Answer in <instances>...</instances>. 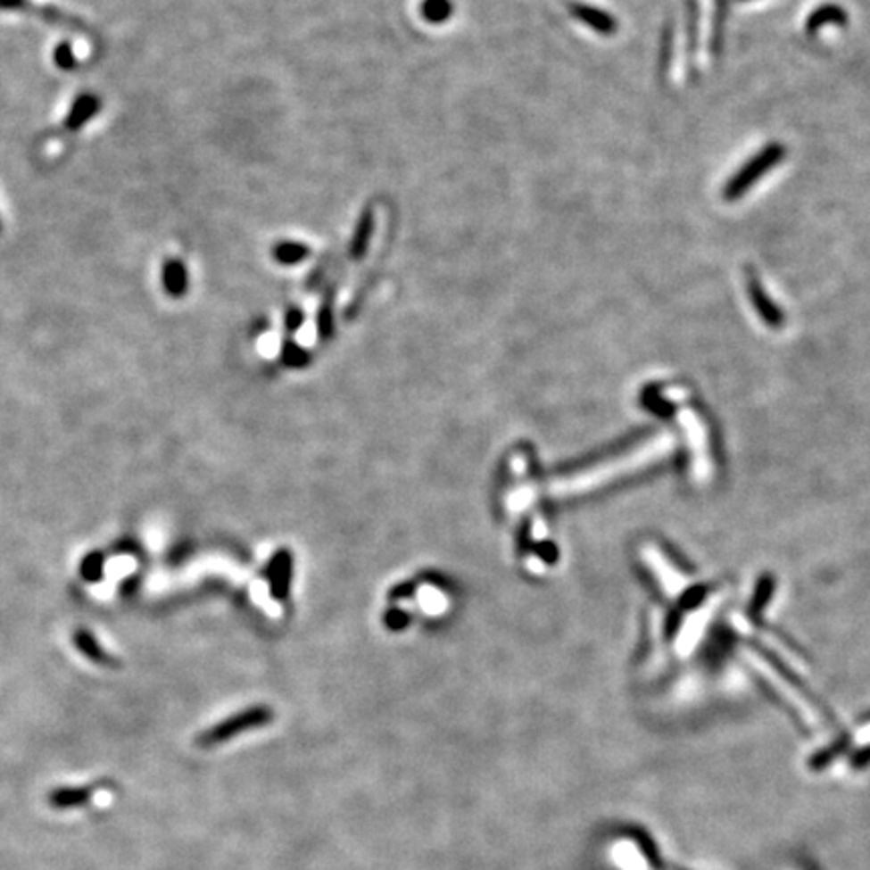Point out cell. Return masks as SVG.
Returning a JSON list of instances; mask_svg holds the SVG:
<instances>
[{
  "mask_svg": "<svg viewBox=\"0 0 870 870\" xmlns=\"http://www.w3.org/2000/svg\"><path fill=\"white\" fill-rule=\"evenodd\" d=\"M93 798V788L91 786H81V788H54L49 796H46V802H49L54 810H70V808H79L85 806Z\"/></svg>",
  "mask_w": 870,
  "mask_h": 870,
  "instance_id": "obj_7",
  "label": "cell"
},
{
  "mask_svg": "<svg viewBox=\"0 0 870 870\" xmlns=\"http://www.w3.org/2000/svg\"><path fill=\"white\" fill-rule=\"evenodd\" d=\"M270 721H272V711L266 708V705H254V708L234 713L232 717L222 719L220 724H216L214 727H210V730L200 733L198 746L216 748L220 746V743L236 738L240 733L256 730V727H264L266 724H270Z\"/></svg>",
  "mask_w": 870,
  "mask_h": 870,
  "instance_id": "obj_1",
  "label": "cell"
},
{
  "mask_svg": "<svg viewBox=\"0 0 870 870\" xmlns=\"http://www.w3.org/2000/svg\"><path fill=\"white\" fill-rule=\"evenodd\" d=\"M162 282L171 299H182V296L187 293V285H190V280H187V269L184 266V262L178 261V258H170V261H166V264H163L162 269Z\"/></svg>",
  "mask_w": 870,
  "mask_h": 870,
  "instance_id": "obj_6",
  "label": "cell"
},
{
  "mask_svg": "<svg viewBox=\"0 0 870 870\" xmlns=\"http://www.w3.org/2000/svg\"><path fill=\"white\" fill-rule=\"evenodd\" d=\"M373 230H375V210L371 206H367L359 218L355 234H352V240H351L349 254L352 261H360V258L365 256L367 248H369Z\"/></svg>",
  "mask_w": 870,
  "mask_h": 870,
  "instance_id": "obj_8",
  "label": "cell"
},
{
  "mask_svg": "<svg viewBox=\"0 0 870 870\" xmlns=\"http://www.w3.org/2000/svg\"><path fill=\"white\" fill-rule=\"evenodd\" d=\"M99 109H101V99L97 95H93V93H83V95L77 97L75 104L70 105V112L67 115L65 123H62V128L67 131L81 129L85 123L99 113Z\"/></svg>",
  "mask_w": 870,
  "mask_h": 870,
  "instance_id": "obj_5",
  "label": "cell"
},
{
  "mask_svg": "<svg viewBox=\"0 0 870 870\" xmlns=\"http://www.w3.org/2000/svg\"><path fill=\"white\" fill-rule=\"evenodd\" d=\"M748 293H750V299L751 302H754V307L756 311L759 312V315L764 317V320L767 325H772V327H780L782 325V312L780 309L775 307V304L770 301V296L766 294V290L762 286V282H759V278L756 277L754 272H750L748 274Z\"/></svg>",
  "mask_w": 870,
  "mask_h": 870,
  "instance_id": "obj_4",
  "label": "cell"
},
{
  "mask_svg": "<svg viewBox=\"0 0 870 870\" xmlns=\"http://www.w3.org/2000/svg\"><path fill=\"white\" fill-rule=\"evenodd\" d=\"M423 19L429 22H445L453 12V4L450 0H426L421 4Z\"/></svg>",
  "mask_w": 870,
  "mask_h": 870,
  "instance_id": "obj_12",
  "label": "cell"
},
{
  "mask_svg": "<svg viewBox=\"0 0 870 870\" xmlns=\"http://www.w3.org/2000/svg\"><path fill=\"white\" fill-rule=\"evenodd\" d=\"M0 230H3V222H0Z\"/></svg>",
  "mask_w": 870,
  "mask_h": 870,
  "instance_id": "obj_15",
  "label": "cell"
},
{
  "mask_svg": "<svg viewBox=\"0 0 870 870\" xmlns=\"http://www.w3.org/2000/svg\"><path fill=\"white\" fill-rule=\"evenodd\" d=\"M786 150H783L782 144H767L762 152L756 153L746 166H742L735 174L732 176L730 182L724 187V198L727 202L740 200L743 194H746L751 186H754L758 179H762L767 171L778 166L783 160Z\"/></svg>",
  "mask_w": 870,
  "mask_h": 870,
  "instance_id": "obj_2",
  "label": "cell"
},
{
  "mask_svg": "<svg viewBox=\"0 0 870 870\" xmlns=\"http://www.w3.org/2000/svg\"><path fill=\"white\" fill-rule=\"evenodd\" d=\"M54 62H57L59 69H65V70H70V69L77 67L75 53H73V49H70L69 43H61L57 49H54Z\"/></svg>",
  "mask_w": 870,
  "mask_h": 870,
  "instance_id": "obj_14",
  "label": "cell"
},
{
  "mask_svg": "<svg viewBox=\"0 0 870 870\" xmlns=\"http://www.w3.org/2000/svg\"><path fill=\"white\" fill-rule=\"evenodd\" d=\"M75 647L81 650V653L87 657L89 661L93 663H97V665H105V667H113L115 665V659L112 655L107 653V650L99 645V641L93 637V634L89 631H85V629H79L75 633Z\"/></svg>",
  "mask_w": 870,
  "mask_h": 870,
  "instance_id": "obj_10",
  "label": "cell"
},
{
  "mask_svg": "<svg viewBox=\"0 0 870 870\" xmlns=\"http://www.w3.org/2000/svg\"><path fill=\"white\" fill-rule=\"evenodd\" d=\"M309 254H311V248L307 244H301V242L282 240V242H278L277 246L272 248L274 261L280 262V264H286V266L302 262L304 258H307Z\"/></svg>",
  "mask_w": 870,
  "mask_h": 870,
  "instance_id": "obj_11",
  "label": "cell"
},
{
  "mask_svg": "<svg viewBox=\"0 0 870 870\" xmlns=\"http://www.w3.org/2000/svg\"><path fill=\"white\" fill-rule=\"evenodd\" d=\"M568 11L576 21H580L583 25H586L592 30H597V33L602 37H610V35L617 33V29H618L617 19L610 17L609 12L597 9V6L578 3V0H572V3H568Z\"/></svg>",
  "mask_w": 870,
  "mask_h": 870,
  "instance_id": "obj_3",
  "label": "cell"
},
{
  "mask_svg": "<svg viewBox=\"0 0 870 870\" xmlns=\"http://www.w3.org/2000/svg\"><path fill=\"white\" fill-rule=\"evenodd\" d=\"M846 21H849V14H846L842 6L822 4L810 14L808 21H806V30H808L810 35H816L822 27H826V25L844 27Z\"/></svg>",
  "mask_w": 870,
  "mask_h": 870,
  "instance_id": "obj_9",
  "label": "cell"
},
{
  "mask_svg": "<svg viewBox=\"0 0 870 870\" xmlns=\"http://www.w3.org/2000/svg\"><path fill=\"white\" fill-rule=\"evenodd\" d=\"M104 568H105L104 554L93 552L89 556H85L79 572H81V576L87 580V583H99L101 576H104Z\"/></svg>",
  "mask_w": 870,
  "mask_h": 870,
  "instance_id": "obj_13",
  "label": "cell"
}]
</instances>
